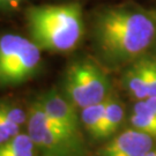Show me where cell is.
I'll use <instances>...</instances> for the list:
<instances>
[{"label": "cell", "instance_id": "7", "mask_svg": "<svg viewBox=\"0 0 156 156\" xmlns=\"http://www.w3.org/2000/svg\"><path fill=\"white\" fill-rule=\"evenodd\" d=\"M154 146L155 138L132 127L106 140L97 156H145Z\"/></svg>", "mask_w": 156, "mask_h": 156}, {"label": "cell", "instance_id": "19", "mask_svg": "<svg viewBox=\"0 0 156 156\" xmlns=\"http://www.w3.org/2000/svg\"><path fill=\"white\" fill-rule=\"evenodd\" d=\"M43 156H45V155H43Z\"/></svg>", "mask_w": 156, "mask_h": 156}, {"label": "cell", "instance_id": "2", "mask_svg": "<svg viewBox=\"0 0 156 156\" xmlns=\"http://www.w3.org/2000/svg\"><path fill=\"white\" fill-rule=\"evenodd\" d=\"M26 20L30 38L42 51L71 52L84 36L82 6L75 1L31 6L26 12Z\"/></svg>", "mask_w": 156, "mask_h": 156}, {"label": "cell", "instance_id": "1", "mask_svg": "<svg viewBox=\"0 0 156 156\" xmlns=\"http://www.w3.org/2000/svg\"><path fill=\"white\" fill-rule=\"evenodd\" d=\"M90 33L96 60L108 71H122L151 51L155 8L129 1L103 6L93 15Z\"/></svg>", "mask_w": 156, "mask_h": 156}, {"label": "cell", "instance_id": "13", "mask_svg": "<svg viewBox=\"0 0 156 156\" xmlns=\"http://www.w3.org/2000/svg\"><path fill=\"white\" fill-rule=\"evenodd\" d=\"M21 126H19L0 111V145L21 133Z\"/></svg>", "mask_w": 156, "mask_h": 156}, {"label": "cell", "instance_id": "17", "mask_svg": "<svg viewBox=\"0 0 156 156\" xmlns=\"http://www.w3.org/2000/svg\"><path fill=\"white\" fill-rule=\"evenodd\" d=\"M145 156H156V146H154Z\"/></svg>", "mask_w": 156, "mask_h": 156}, {"label": "cell", "instance_id": "11", "mask_svg": "<svg viewBox=\"0 0 156 156\" xmlns=\"http://www.w3.org/2000/svg\"><path fill=\"white\" fill-rule=\"evenodd\" d=\"M108 98L103 102L96 103V104H93V105H89L80 110L82 127L86 131V133L93 140H98L100 128L103 122V118H104V113H105Z\"/></svg>", "mask_w": 156, "mask_h": 156}, {"label": "cell", "instance_id": "14", "mask_svg": "<svg viewBox=\"0 0 156 156\" xmlns=\"http://www.w3.org/2000/svg\"><path fill=\"white\" fill-rule=\"evenodd\" d=\"M147 69H148V93L149 96H156V57L147 53Z\"/></svg>", "mask_w": 156, "mask_h": 156}, {"label": "cell", "instance_id": "9", "mask_svg": "<svg viewBox=\"0 0 156 156\" xmlns=\"http://www.w3.org/2000/svg\"><path fill=\"white\" fill-rule=\"evenodd\" d=\"M125 119V105L118 95L112 93L106 101L105 113L100 128L98 140H109L115 136Z\"/></svg>", "mask_w": 156, "mask_h": 156}, {"label": "cell", "instance_id": "8", "mask_svg": "<svg viewBox=\"0 0 156 156\" xmlns=\"http://www.w3.org/2000/svg\"><path fill=\"white\" fill-rule=\"evenodd\" d=\"M120 83L123 89L134 101L146 100L148 93V69H147V53L134 60L123 68Z\"/></svg>", "mask_w": 156, "mask_h": 156}, {"label": "cell", "instance_id": "3", "mask_svg": "<svg viewBox=\"0 0 156 156\" xmlns=\"http://www.w3.org/2000/svg\"><path fill=\"white\" fill-rule=\"evenodd\" d=\"M62 89L79 110L103 102L113 93L108 69L90 57L76 58L68 64Z\"/></svg>", "mask_w": 156, "mask_h": 156}, {"label": "cell", "instance_id": "12", "mask_svg": "<svg viewBox=\"0 0 156 156\" xmlns=\"http://www.w3.org/2000/svg\"><path fill=\"white\" fill-rule=\"evenodd\" d=\"M0 111L6 115L11 120H13L19 126H27L28 124V111H26L23 108L16 105L12 102L0 101Z\"/></svg>", "mask_w": 156, "mask_h": 156}, {"label": "cell", "instance_id": "16", "mask_svg": "<svg viewBox=\"0 0 156 156\" xmlns=\"http://www.w3.org/2000/svg\"><path fill=\"white\" fill-rule=\"evenodd\" d=\"M146 102L151 108V110L156 113V96H148L146 98Z\"/></svg>", "mask_w": 156, "mask_h": 156}, {"label": "cell", "instance_id": "4", "mask_svg": "<svg viewBox=\"0 0 156 156\" xmlns=\"http://www.w3.org/2000/svg\"><path fill=\"white\" fill-rule=\"evenodd\" d=\"M42 65V50L19 34L0 35V87H14L34 78Z\"/></svg>", "mask_w": 156, "mask_h": 156}, {"label": "cell", "instance_id": "6", "mask_svg": "<svg viewBox=\"0 0 156 156\" xmlns=\"http://www.w3.org/2000/svg\"><path fill=\"white\" fill-rule=\"evenodd\" d=\"M38 101L51 119H53L73 135L82 138V124L79 109L62 93H59L56 88H52L42 95Z\"/></svg>", "mask_w": 156, "mask_h": 156}, {"label": "cell", "instance_id": "15", "mask_svg": "<svg viewBox=\"0 0 156 156\" xmlns=\"http://www.w3.org/2000/svg\"><path fill=\"white\" fill-rule=\"evenodd\" d=\"M26 0H0V12L16 11Z\"/></svg>", "mask_w": 156, "mask_h": 156}, {"label": "cell", "instance_id": "5", "mask_svg": "<svg viewBox=\"0 0 156 156\" xmlns=\"http://www.w3.org/2000/svg\"><path fill=\"white\" fill-rule=\"evenodd\" d=\"M27 133L45 156H81L83 141L51 119L38 98L28 109Z\"/></svg>", "mask_w": 156, "mask_h": 156}, {"label": "cell", "instance_id": "18", "mask_svg": "<svg viewBox=\"0 0 156 156\" xmlns=\"http://www.w3.org/2000/svg\"><path fill=\"white\" fill-rule=\"evenodd\" d=\"M155 14H156V8H155ZM151 53L156 57V35H155V39H154V44H153V48H151Z\"/></svg>", "mask_w": 156, "mask_h": 156}, {"label": "cell", "instance_id": "10", "mask_svg": "<svg viewBox=\"0 0 156 156\" xmlns=\"http://www.w3.org/2000/svg\"><path fill=\"white\" fill-rule=\"evenodd\" d=\"M129 122L133 128L156 139V113L147 104L146 100L135 101Z\"/></svg>", "mask_w": 156, "mask_h": 156}]
</instances>
